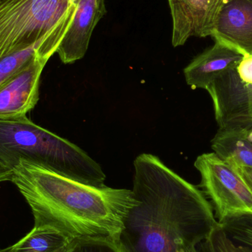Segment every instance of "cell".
Masks as SVG:
<instances>
[{"label": "cell", "instance_id": "1", "mask_svg": "<svg viewBox=\"0 0 252 252\" xmlns=\"http://www.w3.org/2000/svg\"><path fill=\"white\" fill-rule=\"evenodd\" d=\"M132 191L138 203L119 237L126 252H188L208 238L219 222L197 187L158 157L138 156Z\"/></svg>", "mask_w": 252, "mask_h": 252}, {"label": "cell", "instance_id": "2", "mask_svg": "<svg viewBox=\"0 0 252 252\" xmlns=\"http://www.w3.org/2000/svg\"><path fill=\"white\" fill-rule=\"evenodd\" d=\"M12 170L10 182L29 205L34 226H50L70 241L119 240L126 218L138 203L130 189L84 185L26 161Z\"/></svg>", "mask_w": 252, "mask_h": 252}, {"label": "cell", "instance_id": "3", "mask_svg": "<svg viewBox=\"0 0 252 252\" xmlns=\"http://www.w3.org/2000/svg\"><path fill=\"white\" fill-rule=\"evenodd\" d=\"M19 161L84 185L106 187V175L100 164L75 144L27 116L0 119V163L13 170Z\"/></svg>", "mask_w": 252, "mask_h": 252}, {"label": "cell", "instance_id": "4", "mask_svg": "<svg viewBox=\"0 0 252 252\" xmlns=\"http://www.w3.org/2000/svg\"><path fill=\"white\" fill-rule=\"evenodd\" d=\"M76 8L69 0H0V59L42 41L59 48Z\"/></svg>", "mask_w": 252, "mask_h": 252}, {"label": "cell", "instance_id": "5", "mask_svg": "<svg viewBox=\"0 0 252 252\" xmlns=\"http://www.w3.org/2000/svg\"><path fill=\"white\" fill-rule=\"evenodd\" d=\"M195 167L201 176L200 187L211 200L218 222L238 213H252V191L233 166L214 152L199 156Z\"/></svg>", "mask_w": 252, "mask_h": 252}, {"label": "cell", "instance_id": "6", "mask_svg": "<svg viewBox=\"0 0 252 252\" xmlns=\"http://www.w3.org/2000/svg\"><path fill=\"white\" fill-rule=\"evenodd\" d=\"M206 90L213 99L219 128H252V85L241 81L237 67L216 79Z\"/></svg>", "mask_w": 252, "mask_h": 252}, {"label": "cell", "instance_id": "7", "mask_svg": "<svg viewBox=\"0 0 252 252\" xmlns=\"http://www.w3.org/2000/svg\"><path fill=\"white\" fill-rule=\"evenodd\" d=\"M50 58L38 52L28 65L0 87V119L27 116L36 106L41 73Z\"/></svg>", "mask_w": 252, "mask_h": 252}, {"label": "cell", "instance_id": "8", "mask_svg": "<svg viewBox=\"0 0 252 252\" xmlns=\"http://www.w3.org/2000/svg\"><path fill=\"white\" fill-rule=\"evenodd\" d=\"M224 0H168L173 47L184 45L190 37L211 36Z\"/></svg>", "mask_w": 252, "mask_h": 252}, {"label": "cell", "instance_id": "9", "mask_svg": "<svg viewBox=\"0 0 252 252\" xmlns=\"http://www.w3.org/2000/svg\"><path fill=\"white\" fill-rule=\"evenodd\" d=\"M211 36L215 41L235 49L244 56H252V2L224 0Z\"/></svg>", "mask_w": 252, "mask_h": 252}, {"label": "cell", "instance_id": "10", "mask_svg": "<svg viewBox=\"0 0 252 252\" xmlns=\"http://www.w3.org/2000/svg\"><path fill=\"white\" fill-rule=\"evenodd\" d=\"M106 13L105 0H80L56 52L63 63H74L85 56L93 31Z\"/></svg>", "mask_w": 252, "mask_h": 252}, {"label": "cell", "instance_id": "11", "mask_svg": "<svg viewBox=\"0 0 252 252\" xmlns=\"http://www.w3.org/2000/svg\"><path fill=\"white\" fill-rule=\"evenodd\" d=\"M245 56L232 47L215 41L195 57L184 70L187 84L192 89H206L216 79L238 67Z\"/></svg>", "mask_w": 252, "mask_h": 252}, {"label": "cell", "instance_id": "12", "mask_svg": "<svg viewBox=\"0 0 252 252\" xmlns=\"http://www.w3.org/2000/svg\"><path fill=\"white\" fill-rule=\"evenodd\" d=\"M215 154L231 165L252 168V139L241 127L219 128L211 142Z\"/></svg>", "mask_w": 252, "mask_h": 252}, {"label": "cell", "instance_id": "13", "mask_svg": "<svg viewBox=\"0 0 252 252\" xmlns=\"http://www.w3.org/2000/svg\"><path fill=\"white\" fill-rule=\"evenodd\" d=\"M71 242L50 226H34L26 236L11 246L10 252H56Z\"/></svg>", "mask_w": 252, "mask_h": 252}, {"label": "cell", "instance_id": "14", "mask_svg": "<svg viewBox=\"0 0 252 252\" xmlns=\"http://www.w3.org/2000/svg\"><path fill=\"white\" fill-rule=\"evenodd\" d=\"M56 44L42 41L26 50L13 53L0 59V87L11 79L19 71L28 65L38 52L52 57L57 51Z\"/></svg>", "mask_w": 252, "mask_h": 252}, {"label": "cell", "instance_id": "15", "mask_svg": "<svg viewBox=\"0 0 252 252\" xmlns=\"http://www.w3.org/2000/svg\"><path fill=\"white\" fill-rule=\"evenodd\" d=\"M219 224L234 244L252 250V213L228 216Z\"/></svg>", "mask_w": 252, "mask_h": 252}, {"label": "cell", "instance_id": "16", "mask_svg": "<svg viewBox=\"0 0 252 252\" xmlns=\"http://www.w3.org/2000/svg\"><path fill=\"white\" fill-rule=\"evenodd\" d=\"M70 252H126L118 240L82 238L71 242Z\"/></svg>", "mask_w": 252, "mask_h": 252}, {"label": "cell", "instance_id": "17", "mask_svg": "<svg viewBox=\"0 0 252 252\" xmlns=\"http://www.w3.org/2000/svg\"><path fill=\"white\" fill-rule=\"evenodd\" d=\"M206 243L210 252H252L250 249L234 244L219 224L212 231Z\"/></svg>", "mask_w": 252, "mask_h": 252}, {"label": "cell", "instance_id": "18", "mask_svg": "<svg viewBox=\"0 0 252 252\" xmlns=\"http://www.w3.org/2000/svg\"><path fill=\"white\" fill-rule=\"evenodd\" d=\"M237 72L244 84L252 85V56L244 57L237 67Z\"/></svg>", "mask_w": 252, "mask_h": 252}, {"label": "cell", "instance_id": "19", "mask_svg": "<svg viewBox=\"0 0 252 252\" xmlns=\"http://www.w3.org/2000/svg\"><path fill=\"white\" fill-rule=\"evenodd\" d=\"M233 167L236 169L237 171L241 175L244 182L247 183L249 188H250V189L252 191V168H248V167H235V166H233Z\"/></svg>", "mask_w": 252, "mask_h": 252}, {"label": "cell", "instance_id": "20", "mask_svg": "<svg viewBox=\"0 0 252 252\" xmlns=\"http://www.w3.org/2000/svg\"><path fill=\"white\" fill-rule=\"evenodd\" d=\"M13 170L0 163V183L11 180Z\"/></svg>", "mask_w": 252, "mask_h": 252}, {"label": "cell", "instance_id": "21", "mask_svg": "<svg viewBox=\"0 0 252 252\" xmlns=\"http://www.w3.org/2000/svg\"><path fill=\"white\" fill-rule=\"evenodd\" d=\"M188 252H210L206 241L197 245Z\"/></svg>", "mask_w": 252, "mask_h": 252}, {"label": "cell", "instance_id": "22", "mask_svg": "<svg viewBox=\"0 0 252 252\" xmlns=\"http://www.w3.org/2000/svg\"><path fill=\"white\" fill-rule=\"evenodd\" d=\"M71 251V243L68 245L65 246L63 248L60 249L56 252H70Z\"/></svg>", "mask_w": 252, "mask_h": 252}, {"label": "cell", "instance_id": "23", "mask_svg": "<svg viewBox=\"0 0 252 252\" xmlns=\"http://www.w3.org/2000/svg\"><path fill=\"white\" fill-rule=\"evenodd\" d=\"M11 250V247H7V248L0 249V252H10Z\"/></svg>", "mask_w": 252, "mask_h": 252}, {"label": "cell", "instance_id": "24", "mask_svg": "<svg viewBox=\"0 0 252 252\" xmlns=\"http://www.w3.org/2000/svg\"><path fill=\"white\" fill-rule=\"evenodd\" d=\"M74 5H78V2H79L80 0H69Z\"/></svg>", "mask_w": 252, "mask_h": 252}, {"label": "cell", "instance_id": "25", "mask_svg": "<svg viewBox=\"0 0 252 252\" xmlns=\"http://www.w3.org/2000/svg\"><path fill=\"white\" fill-rule=\"evenodd\" d=\"M250 130V137L252 138V128L250 129V130Z\"/></svg>", "mask_w": 252, "mask_h": 252}, {"label": "cell", "instance_id": "26", "mask_svg": "<svg viewBox=\"0 0 252 252\" xmlns=\"http://www.w3.org/2000/svg\"><path fill=\"white\" fill-rule=\"evenodd\" d=\"M250 1H252V0H250Z\"/></svg>", "mask_w": 252, "mask_h": 252}, {"label": "cell", "instance_id": "27", "mask_svg": "<svg viewBox=\"0 0 252 252\" xmlns=\"http://www.w3.org/2000/svg\"></svg>", "mask_w": 252, "mask_h": 252}]
</instances>
